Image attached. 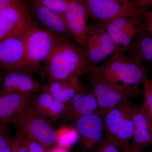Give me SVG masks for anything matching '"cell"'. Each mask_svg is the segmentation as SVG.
I'll list each match as a JSON object with an SVG mask.
<instances>
[{"mask_svg":"<svg viewBox=\"0 0 152 152\" xmlns=\"http://www.w3.org/2000/svg\"><path fill=\"white\" fill-rule=\"evenodd\" d=\"M98 104L94 96L88 91L76 95L66 103V108L62 119L75 122L82 117L96 113Z\"/></svg>","mask_w":152,"mask_h":152,"instance_id":"obj_18","label":"cell"},{"mask_svg":"<svg viewBox=\"0 0 152 152\" xmlns=\"http://www.w3.org/2000/svg\"><path fill=\"white\" fill-rule=\"evenodd\" d=\"M30 107L50 124L62 118L66 108V104L58 100L47 92L36 94Z\"/></svg>","mask_w":152,"mask_h":152,"instance_id":"obj_17","label":"cell"},{"mask_svg":"<svg viewBox=\"0 0 152 152\" xmlns=\"http://www.w3.org/2000/svg\"></svg>","mask_w":152,"mask_h":152,"instance_id":"obj_36","label":"cell"},{"mask_svg":"<svg viewBox=\"0 0 152 152\" xmlns=\"http://www.w3.org/2000/svg\"><path fill=\"white\" fill-rule=\"evenodd\" d=\"M138 106L132 103L107 109H98L102 120L105 136L121 149L130 144L133 138V115Z\"/></svg>","mask_w":152,"mask_h":152,"instance_id":"obj_4","label":"cell"},{"mask_svg":"<svg viewBox=\"0 0 152 152\" xmlns=\"http://www.w3.org/2000/svg\"><path fill=\"white\" fill-rule=\"evenodd\" d=\"M43 85L36 80L32 73L23 71L7 73L0 86V96L9 94L39 93Z\"/></svg>","mask_w":152,"mask_h":152,"instance_id":"obj_15","label":"cell"},{"mask_svg":"<svg viewBox=\"0 0 152 152\" xmlns=\"http://www.w3.org/2000/svg\"><path fill=\"white\" fill-rule=\"evenodd\" d=\"M90 72L80 46L72 41L64 40L43 66L42 75L48 80H77Z\"/></svg>","mask_w":152,"mask_h":152,"instance_id":"obj_1","label":"cell"},{"mask_svg":"<svg viewBox=\"0 0 152 152\" xmlns=\"http://www.w3.org/2000/svg\"><path fill=\"white\" fill-rule=\"evenodd\" d=\"M12 139L7 127H1L0 152H11Z\"/></svg>","mask_w":152,"mask_h":152,"instance_id":"obj_26","label":"cell"},{"mask_svg":"<svg viewBox=\"0 0 152 152\" xmlns=\"http://www.w3.org/2000/svg\"><path fill=\"white\" fill-rule=\"evenodd\" d=\"M30 106L24 110L13 124L16 132L48 150L58 145L56 130Z\"/></svg>","mask_w":152,"mask_h":152,"instance_id":"obj_7","label":"cell"},{"mask_svg":"<svg viewBox=\"0 0 152 152\" xmlns=\"http://www.w3.org/2000/svg\"><path fill=\"white\" fill-rule=\"evenodd\" d=\"M33 23L26 2L20 0L0 14V41L26 28Z\"/></svg>","mask_w":152,"mask_h":152,"instance_id":"obj_13","label":"cell"},{"mask_svg":"<svg viewBox=\"0 0 152 152\" xmlns=\"http://www.w3.org/2000/svg\"><path fill=\"white\" fill-rule=\"evenodd\" d=\"M64 18L74 41L80 46L86 38L90 18L84 0H70Z\"/></svg>","mask_w":152,"mask_h":152,"instance_id":"obj_14","label":"cell"},{"mask_svg":"<svg viewBox=\"0 0 152 152\" xmlns=\"http://www.w3.org/2000/svg\"><path fill=\"white\" fill-rule=\"evenodd\" d=\"M151 152H152V151H151Z\"/></svg>","mask_w":152,"mask_h":152,"instance_id":"obj_34","label":"cell"},{"mask_svg":"<svg viewBox=\"0 0 152 152\" xmlns=\"http://www.w3.org/2000/svg\"><path fill=\"white\" fill-rule=\"evenodd\" d=\"M37 94L15 93L0 96V127L13 124L24 110L30 106Z\"/></svg>","mask_w":152,"mask_h":152,"instance_id":"obj_16","label":"cell"},{"mask_svg":"<svg viewBox=\"0 0 152 152\" xmlns=\"http://www.w3.org/2000/svg\"><path fill=\"white\" fill-rule=\"evenodd\" d=\"M64 39L41 28L33 23L26 31L25 37L26 61L28 71L42 75L43 64L47 63Z\"/></svg>","mask_w":152,"mask_h":152,"instance_id":"obj_2","label":"cell"},{"mask_svg":"<svg viewBox=\"0 0 152 152\" xmlns=\"http://www.w3.org/2000/svg\"><path fill=\"white\" fill-rule=\"evenodd\" d=\"M121 152H142V151L137 149L132 146L130 144L122 148L121 149Z\"/></svg>","mask_w":152,"mask_h":152,"instance_id":"obj_31","label":"cell"},{"mask_svg":"<svg viewBox=\"0 0 152 152\" xmlns=\"http://www.w3.org/2000/svg\"><path fill=\"white\" fill-rule=\"evenodd\" d=\"M56 132L58 145L68 150L80 138L78 132L74 126L62 125Z\"/></svg>","mask_w":152,"mask_h":152,"instance_id":"obj_22","label":"cell"},{"mask_svg":"<svg viewBox=\"0 0 152 152\" xmlns=\"http://www.w3.org/2000/svg\"><path fill=\"white\" fill-rule=\"evenodd\" d=\"M142 15L145 19L144 24L145 26L152 36V10L150 11L146 10L142 14Z\"/></svg>","mask_w":152,"mask_h":152,"instance_id":"obj_29","label":"cell"},{"mask_svg":"<svg viewBox=\"0 0 152 152\" xmlns=\"http://www.w3.org/2000/svg\"><path fill=\"white\" fill-rule=\"evenodd\" d=\"M93 23L105 30L117 19L140 15L146 10L133 0H84Z\"/></svg>","mask_w":152,"mask_h":152,"instance_id":"obj_6","label":"cell"},{"mask_svg":"<svg viewBox=\"0 0 152 152\" xmlns=\"http://www.w3.org/2000/svg\"><path fill=\"white\" fill-rule=\"evenodd\" d=\"M37 1L53 12L64 17L70 0H37Z\"/></svg>","mask_w":152,"mask_h":152,"instance_id":"obj_23","label":"cell"},{"mask_svg":"<svg viewBox=\"0 0 152 152\" xmlns=\"http://www.w3.org/2000/svg\"><path fill=\"white\" fill-rule=\"evenodd\" d=\"M127 52V56L141 61L148 62L152 66V36L144 23L139 28L132 46Z\"/></svg>","mask_w":152,"mask_h":152,"instance_id":"obj_21","label":"cell"},{"mask_svg":"<svg viewBox=\"0 0 152 152\" xmlns=\"http://www.w3.org/2000/svg\"><path fill=\"white\" fill-rule=\"evenodd\" d=\"M0 128H1V127H0Z\"/></svg>","mask_w":152,"mask_h":152,"instance_id":"obj_35","label":"cell"},{"mask_svg":"<svg viewBox=\"0 0 152 152\" xmlns=\"http://www.w3.org/2000/svg\"><path fill=\"white\" fill-rule=\"evenodd\" d=\"M20 0H0V14L9 7L18 4Z\"/></svg>","mask_w":152,"mask_h":152,"instance_id":"obj_30","label":"cell"},{"mask_svg":"<svg viewBox=\"0 0 152 152\" xmlns=\"http://www.w3.org/2000/svg\"><path fill=\"white\" fill-rule=\"evenodd\" d=\"M26 2L35 25L58 37L74 40L67 26L64 17L49 10L37 0Z\"/></svg>","mask_w":152,"mask_h":152,"instance_id":"obj_11","label":"cell"},{"mask_svg":"<svg viewBox=\"0 0 152 152\" xmlns=\"http://www.w3.org/2000/svg\"><path fill=\"white\" fill-rule=\"evenodd\" d=\"M132 146L142 151L152 144V120L142 107H138L133 115Z\"/></svg>","mask_w":152,"mask_h":152,"instance_id":"obj_19","label":"cell"},{"mask_svg":"<svg viewBox=\"0 0 152 152\" xmlns=\"http://www.w3.org/2000/svg\"><path fill=\"white\" fill-rule=\"evenodd\" d=\"M78 132L81 152H96L102 140V120L97 113L82 117L74 123Z\"/></svg>","mask_w":152,"mask_h":152,"instance_id":"obj_12","label":"cell"},{"mask_svg":"<svg viewBox=\"0 0 152 152\" xmlns=\"http://www.w3.org/2000/svg\"><path fill=\"white\" fill-rule=\"evenodd\" d=\"M144 101L142 107L148 113L152 120V80L147 77L144 81Z\"/></svg>","mask_w":152,"mask_h":152,"instance_id":"obj_24","label":"cell"},{"mask_svg":"<svg viewBox=\"0 0 152 152\" xmlns=\"http://www.w3.org/2000/svg\"><path fill=\"white\" fill-rule=\"evenodd\" d=\"M91 72L100 74L114 83L121 82L126 86L139 87L148 77L143 62L118 53L92 68Z\"/></svg>","mask_w":152,"mask_h":152,"instance_id":"obj_3","label":"cell"},{"mask_svg":"<svg viewBox=\"0 0 152 152\" xmlns=\"http://www.w3.org/2000/svg\"><path fill=\"white\" fill-rule=\"evenodd\" d=\"M90 93L95 97L99 108L107 109L132 102L142 95L140 87L120 85L94 72L89 73Z\"/></svg>","mask_w":152,"mask_h":152,"instance_id":"obj_5","label":"cell"},{"mask_svg":"<svg viewBox=\"0 0 152 152\" xmlns=\"http://www.w3.org/2000/svg\"><path fill=\"white\" fill-rule=\"evenodd\" d=\"M142 16L140 14L121 18L107 25L105 30L113 42L116 53L124 55L130 48L139 28L143 23Z\"/></svg>","mask_w":152,"mask_h":152,"instance_id":"obj_10","label":"cell"},{"mask_svg":"<svg viewBox=\"0 0 152 152\" xmlns=\"http://www.w3.org/2000/svg\"><path fill=\"white\" fill-rule=\"evenodd\" d=\"M113 142L104 136L96 152H121Z\"/></svg>","mask_w":152,"mask_h":152,"instance_id":"obj_27","label":"cell"},{"mask_svg":"<svg viewBox=\"0 0 152 152\" xmlns=\"http://www.w3.org/2000/svg\"><path fill=\"white\" fill-rule=\"evenodd\" d=\"M27 28L0 41V70L6 73L15 71L29 72L26 61L25 44Z\"/></svg>","mask_w":152,"mask_h":152,"instance_id":"obj_9","label":"cell"},{"mask_svg":"<svg viewBox=\"0 0 152 152\" xmlns=\"http://www.w3.org/2000/svg\"><path fill=\"white\" fill-rule=\"evenodd\" d=\"M29 152H48V150L42 145L26 137Z\"/></svg>","mask_w":152,"mask_h":152,"instance_id":"obj_28","label":"cell"},{"mask_svg":"<svg viewBox=\"0 0 152 152\" xmlns=\"http://www.w3.org/2000/svg\"><path fill=\"white\" fill-rule=\"evenodd\" d=\"M3 79H4V77H3L1 71L0 70V85L1 84Z\"/></svg>","mask_w":152,"mask_h":152,"instance_id":"obj_33","label":"cell"},{"mask_svg":"<svg viewBox=\"0 0 152 152\" xmlns=\"http://www.w3.org/2000/svg\"><path fill=\"white\" fill-rule=\"evenodd\" d=\"M80 47L91 71L99 63L116 54L113 42L106 30L93 23L89 24L86 38Z\"/></svg>","mask_w":152,"mask_h":152,"instance_id":"obj_8","label":"cell"},{"mask_svg":"<svg viewBox=\"0 0 152 152\" xmlns=\"http://www.w3.org/2000/svg\"><path fill=\"white\" fill-rule=\"evenodd\" d=\"M42 91L49 93L58 100L66 104L76 95L88 91L89 89L80 79L48 80L47 84L43 85Z\"/></svg>","mask_w":152,"mask_h":152,"instance_id":"obj_20","label":"cell"},{"mask_svg":"<svg viewBox=\"0 0 152 152\" xmlns=\"http://www.w3.org/2000/svg\"><path fill=\"white\" fill-rule=\"evenodd\" d=\"M48 152H69V150L57 145L48 150Z\"/></svg>","mask_w":152,"mask_h":152,"instance_id":"obj_32","label":"cell"},{"mask_svg":"<svg viewBox=\"0 0 152 152\" xmlns=\"http://www.w3.org/2000/svg\"><path fill=\"white\" fill-rule=\"evenodd\" d=\"M11 152H29L26 138L18 132L12 137Z\"/></svg>","mask_w":152,"mask_h":152,"instance_id":"obj_25","label":"cell"}]
</instances>
